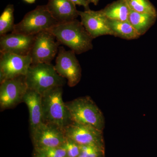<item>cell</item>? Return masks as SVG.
Masks as SVG:
<instances>
[{
	"instance_id": "6da1fadb",
	"label": "cell",
	"mask_w": 157,
	"mask_h": 157,
	"mask_svg": "<svg viewBox=\"0 0 157 157\" xmlns=\"http://www.w3.org/2000/svg\"><path fill=\"white\" fill-rule=\"evenodd\" d=\"M48 32L60 44L67 46L76 54L93 49L92 37L77 19L58 24Z\"/></svg>"
},
{
	"instance_id": "7a4b0ae2",
	"label": "cell",
	"mask_w": 157,
	"mask_h": 157,
	"mask_svg": "<svg viewBox=\"0 0 157 157\" xmlns=\"http://www.w3.org/2000/svg\"><path fill=\"white\" fill-rule=\"evenodd\" d=\"M63 86H57L42 95V122L56 126L64 131L73 121L63 101Z\"/></svg>"
},
{
	"instance_id": "3957f363",
	"label": "cell",
	"mask_w": 157,
	"mask_h": 157,
	"mask_svg": "<svg viewBox=\"0 0 157 157\" xmlns=\"http://www.w3.org/2000/svg\"><path fill=\"white\" fill-rule=\"evenodd\" d=\"M65 104L72 121L104 131L105 124L104 114L89 96L76 98Z\"/></svg>"
},
{
	"instance_id": "277c9868",
	"label": "cell",
	"mask_w": 157,
	"mask_h": 157,
	"mask_svg": "<svg viewBox=\"0 0 157 157\" xmlns=\"http://www.w3.org/2000/svg\"><path fill=\"white\" fill-rule=\"evenodd\" d=\"M28 88L42 95L45 92L57 86H63L65 78L56 72L51 63L32 64L25 76Z\"/></svg>"
},
{
	"instance_id": "5b68a950",
	"label": "cell",
	"mask_w": 157,
	"mask_h": 157,
	"mask_svg": "<svg viewBox=\"0 0 157 157\" xmlns=\"http://www.w3.org/2000/svg\"><path fill=\"white\" fill-rule=\"evenodd\" d=\"M58 24L46 6H38L27 13L20 22L15 24L11 33L36 36L49 31Z\"/></svg>"
},
{
	"instance_id": "8992f818",
	"label": "cell",
	"mask_w": 157,
	"mask_h": 157,
	"mask_svg": "<svg viewBox=\"0 0 157 157\" xmlns=\"http://www.w3.org/2000/svg\"><path fill=\"white\" fill-rule=\"evenodd\" d=\"M56 59L55 69L59 75L67 80L70 87L76 86L81 80L82 69L76 53L59 46Z\"/></svg>"
},
{
	"instance_id": "52a82bcc",
	"label": "cell",
	"mask_w": 157,
	"mask_h": 157,
	"mask_svg": "<svg viewBox=\"0 0 157 157\" xmlns=\"http://www.w3.org/2000/svg\"><path fill=\"white\" fill-rule=\"evenodd\" d=\"M1 111L11 109L23 102L28 87L25 76L7 79L0 82Z\"/></svg>"
},
{
	"instance_id": "ba28073f",
	"label": "cell",
	"mask_w": 157,
	"mask_h": 157,
	"mask_svg": "<svg viewBox=\"0 0 157 157\" xmlns=\"http://www.w3.org/2000/svg\"><path fill=\"white\" fill-rule=\"evenodd\" d=\"M60 45L50 32L46 31L38 34L29 54L32 64L51 63L57 54Z\"/></svg>"
},
{
	"instance_id": "9c48e42d",
	"label": "cell",
	"mask_w": 157,
	"mask_h": 157,
	"mask_svg": "<svg viewBox=\"0 0 157 157\" xmlns=\"http://www.w3.org/2000/svg\"><path fill=\"white\" fill-rule=\"evenodd\" d=\"M32 64L30 55L23 56L8 52L1 53L0 82L7 79L25 76Z\"/></svg>"
},
{
	"instance_id": "30bf717a",
	"label": "cell",
	"mask_w": 157,
	"mask_h": 157,
	"mask_svg": "<svg viewBox=\"0 0 157 157\" xmlns=\"http://www.w3.org/2000/svg\"><path fill=\"white\" fill-rule=\"evenodd\" d=\"M66 137L79 145L105 147L103 131L88 125L72 122L64 129Z\"/></svg>"
},
{
	"instance_id": "8fae6325",
	"label": "cell",
	"mask_w": 157,
	"mask_h": 157,
	"mask_svg": "<svg viewBox=\"0 0 157 157\" xmlns=\"http://www.w3.org/2000/svg\"><path fill=\"white\" fill-rule=\"evenodd\" d=\"M31 135L34 148L61 147L66 139L63 130L43 123Z\"/></svg>"
},
{
	"instance_id": "7c38bea8",
	"label": "cell",
	"mask_w": 157,
	"mask_h": 157,
	"mask_svg": "<svg viewBox=\"0 0 157 157\" xmlns=\"http://www.w3.org/2000/svg\"><path fill=\"white\" fill-rule=\"evenodd\" d=\"M78 15L82 25L93 39L105 35L113 36L108 19L102 10L94 11L89 9L78 11Z\"/></svg>"
},
{
	"instance_id": "4fadbf2b",
	"label": "cell",
	"mask_w": 157,
	"mask_h": 157,
	"mask_svg": "<svg viewBox=\"0 0 157 157\" xmlns=\"http://www.w3.org/2000/svg\"><path fill=\"white\" fill-rule=\"evenodd\" d=\"M36 36H26L23 34L11 33L1 36V53L8 52L23 56L29 55Z\"/></svg>"
},
{
	"instance_id": "5bb4252c",
	"label": "cell",
	"mask_w": 157,
	"mask_h": 157,
	"mask_svg": "<svg viewBox=\"0 0 157 157\" xmlns=\"http://www.w3.org/2000/svg\"><path fill=\"white\" fill-rule=\"evenodd\" d=\"M46 6L58 23L68 22L79 16L76 5L71 0H48Z\"/></svg>"
},
{
	"instance_id": "9a60e30c",
	"label": "cell",
	"mask_w": 157,
	"mask_h": 157,
	"mask_svg": "<svg viewBox=\"0 0 157 157\" xmlns=\"http://www.w3.org/2000/svg\"><path fill=\"white\" fill-rule=\"evenodd\" d=\"M23 102L28 107L31 134L43 123L42 95L33 90L28 88L24 97Z\"/></svg>"
},
{
	"instance_id": "2e32d148",
	"label": "cell",
	"mask_w": 157,
	"mask_h": 157,
	"mask_svg": "<svg viewBox=\"0 0 157 157\" xmlns=\"http://www.w3.org/2000/svg\"><path fill=\"white\" fill-rule=\"evenodd\" d=\"M101 10L108 19L121 21L128 20L131 11L125 0H117L107 5Z\"/></svg>"
},
{
	"instance_id": "e0dca14e",
	"label": "cell",
	"mask_w": 157,
	"mask_h": 157,
	"mask_svg": "<svg viewBox=\"0 0 157 157\" xmlns=\"http://www.w3.org/2000/svg\"><path fill=\"white\" fill-rule=\"evenodd\" d=\"M108 24L113 36H114L126 40L137 39L140 37L128 21H121L108 19Z\"/></svg>"
},
{
	"instance_id": "ac0fdd59",
	"label": "cell",
	"mask_w": 157,
	"mask_h": 157,
	"mask_svg": "<svg viewBox=\"0 0 157 157\" xmlns=\"http://www.w3.org/2000/svg\"><path fill=\"white\" fill-rule=\"evenodd\" d=\"M156 17L157 15L131 10L128 21L140 36L145 34L153 24Z\"/></svg>"
},
{
	"instance_id": "d6986e66",
	"label": "cell",
	"mask_w": 157,
	"mask_h": 157,
	"mask_svg": "<svg viewBox=\"0 0 157 157\" xmlns=\"http://www.w3.org/2000/svg\"><path fill=\"white\" fill-rule=\"evenodd\" d=\"M14 7L9 4L6 6L0 16V36L6 35L14 29Z\"/></svg>"
},
{
	"instance_id": "ffe728a7",
	"label": "cell",
	"mask_w": 157,
	"mask_h": 157,
	"mask_svg": "<svg viewBox=\"0 0 157 157\" xmlns=\"http://www.w3.org/2000/svg\"><path fill=\"white\" fill-rule=\"evenodd\" d=\"M132 11L157 15V12L149 0H125Z\"/></svg>"
},
{
	"instance_id": "44dd1931",
	"label": "cell",
	"mask_w": 157,
	"mask_h": 157,
	"mask_svg": "<svg viewBox=\"0 0 157 157\" xmlns=\"http://www.w3.org/2000/svg\"><path fill=\"white\" fill-rule=\"evenodd\" d=\"M78 157H102L105 155V147L95 145H79Z\"/></svg>"
},
{
	"instance_id": "7402d4cb",
	"label": "cell",
	"mask_w": 157,
	"mask_h": 157,
	"mask_svg": "<svg viewBox=\"0 0 157 157\" xmlns=\"http://www.w3.org/2000/svg\"><path fill=\"white\" fill-rule=\"evenodd\" d=\"M48 157H68L67 151L62 147L34 148Z\"/></svg>"
},
{
	"instance_id": "603a6c76",
	"label": "cell",
	"mask_w": 157,
	"mask_h": 157,
	"mask_svg": "<svg viewBox=\"0 0 157 157\" xmlns=\"http://www.w3.org/2000/svg\"><path fill=\"white\" fill-rule=\"evenodd\" d=\"M61 147L66 150L68 157H78L80 154V146L67 137L64 143Z\"/></svg>"
},
{
	"instance_id": "cb8c5ba5",
	"label": "cell",
	"mask_w": 157,
	"mask_h": 157,
	"mask_svg": "<svg viewBox=\"0 0 157 157\" xmlns=\"http://www.w3.org/2000/svg\"><path fill=\"white\" fill-rule=\"evenodd\" d=\"M71 1H72L76 5L83 6L85 10H88L90 9L89 4L87 0H71Z\"/></svg>"
},
{
	"instance_id": "d4e9b609",
	"label": "cell",
	"mask_w": 157,
	"mask_h": 157,
	"mask_svg": "<svg viewBox=\"0 0 157 157\" xmlns=\"http://www.w3.org/2000/svg\"><path fill=\"white\" fill-rule=\"evenodd\" d=\"M33 157H48L45 155L39 152L36 150L34 149L33 152Z\"/></svg>"
},
{
	"instance_id": "484cf974",
	"label": "cell",
	"mask_w": 157,
	"mask_h": 157,
	"mask_svg": "<svg viewBox=\"0 0 157 157\" xmlns=\"http://www.w3.org/2000/svg\"><path fill=\"white\" fill-rule=\"evenodd\" d=\"M87 1L89 4L93 3L95 6H97V5H98V2H99V0H87Z\"/></svg>"
},
{
	"instance_id": "4316f807",
	"label": "cell",
	"mask_w": 157,
	"mask_h": 157,
	"mask_svg": "<svg viewBox=\"0 0 157 157\" xmlns=\"http://www.w3.org/2000/svg\"><path fill=\"white\" fill-rule=\"evenodd\" d=\"M23 1L29 4H33L35 2L36 0H23Z\"/></svg>"
}]
</instances>
